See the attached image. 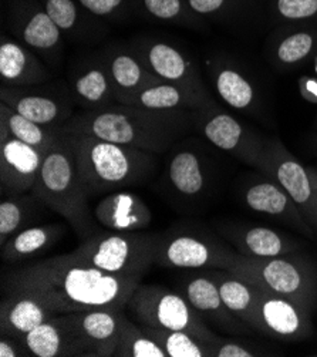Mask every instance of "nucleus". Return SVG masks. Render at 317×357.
I'll return each instance as SVG.
<instances>
[{"instance_id": "nucleus-1", "label": "nucleus", "mask_w": 317, "mask_h": 357, "mask_svg": "<svg viewBox=\"0 0 317 357\" xmlns=\"http://www.w3.org/2000/svg\"><path fill=\"white\" fill-rule=\"evenodd\" d=\"M141 282L94 268L73 252L26 266L10 276L12 289L39 298L56 314L123 310Z\"/></svg>"}, {"instance_id": "nucleus-2", "label": "nucleus", "mask_w": 317, "mask_h": 357, "mask_svg": "<svg viewBox=\"0 0 317 357\" xmlns=\"http://www.w3.org/2000/svg\"><path fill=\"white\" fill-rule=\"evenodd\" d=\"M192 124L194 113L153 112L114 102L73 116L61 128L160 154L169 150Z\"/></svg>"}, {"instance_id": "nucleus-3", "label": "nucleus", "mask_w": 317, "mask_h": 357, "mask_svg": "<svg viewBox=\"0 0 317 357\" xmlns=\"http://www.w3.org/2000/svg\"><path fill=\"white\" fill-rule=\"evenodd\" d=\"M64 132L73 144L77 168L88 195L138 184L155 167L153 153L88 134Z\"/></svg>"}, {"instance_id": "nucleus-4", "label": "nucleus", "mask_w": 317, "mask_h": 357, "mask_svg": "<svg viewBox=\"0 0 317 357\" xmlns=\"http://www.w3.org/2000/svg\"><path fill=\"white\" fill-rule=\"evenodd\" d=\"M33 194L75 228L82 239L90 238L94 222L87 205L88 192L80 176L72 141L63 131L45 154Z\"/></svg>"}, {"instance_id": "nucleus-5", "label": "nucleus", "mask_w": 317, "mask_h": 357, "mask_svg": "<svg viewBox=\"0 0 317 357\" xmlns=\"http://www.w3.org/2000/svg\"><path fill=\"white\" fill-rule=\"evenodd\" d=\"M127 307L141 326L181 331L202 342L219 340L206 328L201 314L184 295L171 292L157 284L139 283L130 296Z\"/></svg>"}, {"instance_id": "nucleus-6", "label": "nucleus", "mask_w": 317, "mask_h": 357, "mask_svg": "<svg viewBox=\"0 0 317 357\" xmlns=\"http://www.w3.org/2000/svg\"><path fill=\"white\" fill-rule=\"evenodd\" d=\"M160 243L153 235L120 232L87 238L73 254L101 271L143 278L157 262Z\"/></svg>"}, {"instance_id": "nucleus-7", "label": "nucleus", "mask_w": 317, "mask_h": 357, "mask_svg": "<svg viewBox=\"0 0 317 357\" xmlns=\"http://www.w3.org/2000/svg\"><path fill=\"white\" fill-rule=\"evenodd\" d=\"M226 271L266 292L291 299L303 307H307L313 301L314 276L303 262L279 257H236Z\"/></svg>"}, {"instance_id": "nucleus-8", "label": "nucleus", "mask_w": 317, "mask_h": 357, "mask_svg": "<svg viewBox=\"0 0 317 357\" xmlns=\"http://www.w3.org/2000/svg\"><path fill=\"white\" fill-rule=\"evenodd\" d=\"M293 199L303 218L317 229V195L309 171L285 149L279 139L265 141L258 165Z\"/></svg>"}, {"instance_id": "nucleus-9", "label": "nucleus", "mask_w": 317, "mask_h": 357, "mask_svg": "<svg viewBox=\"0 0 317 357\" xmlns=\"http://www.w3.org/2000/svg\"><path fill=\"white\" fill-rule=\"evenodd\" d=\"M194 123L198 124L210 144L249 165H259L265 141L242 126L235 117L222 112L217 104L209 105L205 110L195 112Z\"/></svg>"}, {"instance_id": "nucleus-10", "label": "nucleus", "mask_w": 317, "mask_h": 357, "mask_svg": "<svg viewBox=\"0 0 317 357\" xmlns=\"http://www.w3.org/2000/svg\"><path fill=\"white\" fill-rule=\"evenodd\" d=\"M249 325L261 332L286 340L306 337L310 332L307 307L266 292L259 287H256V303Z\"/></svg>"}, {"instance_id": "nucleus-11", "label": "nucleus", "mask_w": 317, "mask_h": 357, "mask_svg": "<svg viewBox=\"0 0 317 357\" xmlns=\"http://www.w3.org/2000/svg\"><path fill=\"white\" fill-rule=\"evenodd\" d=\"M9 22L12 33L30 50L52 56L61 52L64 34L39 0H13Z\"/></svg>"}, {"instance_id": "nucleus-12", "label": "nucleus", "mask_w": 317, "mask_h": 357, "mask_svg": "<svg viewBox=\"0 0 317 357\" xmlns=\"http://www.w3.org/2000/svg\"><path fill=\"white\" fill-rule=\"evenodd\" d=\"M29 354L36 357L95 356L91 344L75 325L70 313L52 317L24 336Z\"/></svg>"}, {"instance_id": "nucleus-13", "label": "nucleus", "mask_w": 317, "mask_h": 357, "mask_svg": "<svg viewBox=\"0 0 317 357\" xmlns=\"http://www.w3.org/2000/svg\"><path fill=\"white\" fill-rule=\"evenodd\" d=\"M45 154L0 131V181L3 192L17 195L33 190Z\"/></svg>"}, {"instance_id": "nucleus-14", "label": "nucleus", "mask_w": 317, "mask_h": 357, "mask_svg": "<svg viewBox=\"0 0 317 357\" xmlns=\"http://www.w3.org/2000/svg\"><path fill=\"white\" fill-rule=\"evenodd\" d=\"M118 104L138 107L153 112H188L195 113L215 104L214 98L205 90L161 82L141 89L137 93L120 97Z\"/></svg>"}, {"instance_id": "nucleus-15", "label": "nucleus", "mask_w": 317, "mask_h": 357, "mask_svg": "<svg viewBox=\"0 0 317 357\" xmlns=\"http://www.w3.org/2000/svg\"><path fill=\"white\" fill-rule=\"evenodd\" d=\"M135 53L160 80L205 91L199 70L180 49L160 40L143 42Z\"/></svg>"}, {"instance_id": "nucleus-16", "label": "nucleus", "mask_w": 317, "mask_h": 357, "mask_svg": "<svg viewBox=\"0 0 317 357\" xmlns=\"http://www.w3.org/2000/svg\"><path fill=\"white\" fill-rule=\"evenodd\" d=\"M238 255L209 245L208 242L191 235H178L165 243H160L157 262L171 268L199 269L217 266L228 269Z\"/></svg>"}, {"instance_id": "nucleus-17", "label": "nucleus", "mask_w": 317, "mask_h": 357, "mask_svg": "<svg viewBox=\"0 0 317 357\" xmlns=\"http://www.w3.org/2000/svg\"><path fill=\"white\" fill-rule=\"evenodd\" d=\"M0 100L26 119L47 127H63L73 117L70 101L26 87L2 86Z\"/></svg>"}, {"instance_id": "nucleus-18", "label": "nucleus", "mask_w": 317, "mask_h": 357, "mask_svg": "<svg viewBox=\"0 0 317 357\" xmlns=\"http://www.w3.org/2000/svg\"><path fill=\"white\" fill-rule=\"evenodd\" d=\"M56 313L39 298L22 291L12 289L10 295L2 302L0 320H2V335L10 336L22 343L24 336L36 329Z\"/></svg>"}, {"instance_id": "nucleus-19", "label": "nucleus", "mask_w": 317, "mask_h": 357, "mask_svg": "<svg viewBox=\"0 0 317 357\" xmlns=\"http://www.w3.org/2000/svg\"><path fill=\"white\" fill-rule=\"evenodd\" d=\"M0 79L3 86L30 87L49 80L50 75L29 47L3 34L0 43Z\"/></svg>"}, {"instance_id": "nucleus-20", "label": "nucleus", "mask_w": 317, "mask_h": 357, "mask_svg": "<svg viewBox=\"0 0 317 357\" xmlns=\"http://www.w3.org/2000/svg\"><path fill=\"white\" fill-rule=\"evenodd\" d=\"M95 218L104 228L116 232H134L147 228L153 217L150 208L139 197L117 192L104 198L95 206Z\"/></svg>"}, {"instance_id": "nucleus-21", "label": "nucleus", "mask_w": 317, "mask_h": 357, "mask_svg": "<svg viewBox=\"0 0 317 357\" xmlns=\"http://www.w3.org/2000/svg\"><path fill=\"white\" fill-rule=\"evenodd\" d=\"M75 325L94 349L95 356H114L124 314L121 310H87L70 313Z\"/></svg>"}, {"instance_id": "nucleus-22", "label": "nucleus", "mask_w": 317, "mask_h": 357, "mask_svg": "<svg viewBox=\"0 0 317 357\" xmlns=\"http://www.w3.org/2000/svg\"><path fill=\"white\" fill-rule=\"evenodd\" d=\"M183 292L184 298L202 317L209 319L210 322L231 332L243 329V325L236 320L238 316L226 307L217 282L210 276H195L188 279L183 284Z\"/></svg>"}, {"instance_id": "nucleus-23", "label": "nucleus", "mask_w": 317, "mask_h": 357, "mask_svg": "<svg viewBox=\"0 0 317 357\" xmlns=\"http://www.w3.org/2000/svg\"><path fill=\"white\" fill-rule=\"evenodd\" d=\"M116 89V101L120 97L139 91L141 89L161 83L137 53L117 50L104 61Z\"/></svg>"}, {"instance_id": "nucleus-24", "label": "nucleus", "mask_w": 317, "mask_h": 357, "mask_svg": "<svg viewBox=\"0 0 317 357\" xmlns=\"http://www.w3.org/2000/svg\"><path fill=\"white\" fill-rule=\"evenodd\" d=\"M72 97L86 110H97L116 101V89L104 63L90 64L72 80Z\"/></svg>"}, {"instance_id": "nucleus-25", "label": "nucleus", "mask_w": 317, "mask_h": 357, "mask_svg": "<svg viewBox=\"0 0 317 357\" xmlns=\"http://www.w3.org/2000/svg\"><path fill=\"white\" fill-rule=\"evenodd\" d=\"M317 52V23L288 24L272 47V59L279 67H295Z\"/></svg>"}, {"instance_id": "nucleus-26", "label": "nucleus", "mask_w": 317, "mask_h": 357, "mask_svg": "<svg viewBox=\"0 0 317 357\" xmlns=\"http://www.w3.org/2000/svg\"><path fill=\"white\" fill-rule=\"evenodd\" d=\"M245 201L246 205L256 212L288 218L291 222L300 227L302 231L310 235L302 212L289 197V194L275 181L258 183L249 187L248 191L245 192Z\"/></svg>"}, {"instance_id": "nucleus-27", "label": "nucleus", "mask_w": 317, "mask_h": 357, "mask_svg": "<svg viewBox=\"0 0 317 357\" xmlns=\"http://www.w3.org/2000/svg\"><path fill=\"white\" fill-rule=\"evenodd\" d=\"M0 131L46 154L60 138L63 128L34 123L15 112L12 107L6 105L5 102H0Z\"/></svg>"}, {"instance_id": "nucleus-28", "label": "nucleus", "mask_w": 317, "mask_h": 357, "mask_svg": "<svg viewBox=\"0 0 317 357\" xmlns=\"http://www.w3.org/2000/svg\"><path fill=\"white\" fill-rule=\"evenodd\" d=\"M210 278L217 282L221 298L226 307L239 319H242L245 324L249 325L256 303L255 284L243 280L229 271L225 273L214 272L210 273Z\"/></svg>"}, {"instance_id": "nucleus-29", "label": "nucleus", "mask_w": 317, "mask_h": 357, "mask_svg": "<svg viewBox=\"0 0 317 357\" xmlns=\"http://www.w3.org/2000/svg\"><path fill=\"white\" fill-rule=\"evenodd\" d=\"M214 86L222 101L236 110L249 112L256 105L258 94L254 84L238 68L219 67L215 71Z\"/></svg>"}, {"instance_id": "nucleus-30", "label": "nucleus", "mask_w": 317, "mask_h": 357, "mask_svg": "<svg viewBox=\"0 0 317 357\" xmlns=\"http://www.w3.org/2000/svg\"><path fill=\"white\" fill-rule=\"evenodd\" d=\"M60 232L57 225L31 227L19 231L2 246V258L8 262H17L36 255L56 242Z\"/></svg>"}, {"instance_id": "nucleus-31", "label": "nucleus", "mask_w": 317, "mask_h": 357, "mask_svg": "<svg viewBox=\"0 0 317 357\" xmlns=\"http://www.w3.org/2000/svg\"><path fill=\"white\" fill-rule=\"evenodd\" d=\"M168 176L175 191L192 197L199 194L205 187V172L201 158L192 150L175 153L169 161Z\"/></svg>"}, {"instance_id": "nucleus-32", "label": "nucleus", "mask_w": 317, "mask_h": 357, "mask_svg": "<svg viewBox=\"0 0 317 357\" xmlns=\"http://www.w3.org/2000/svg\"><path fill=\"white\" fill-rule=\"evenodd\" d=\"M262 0H187L188 6L199 17L210 20L251 19L261 12Z\"/></svg>"}, {"instance_id": "nucleus-33", "label": "nucleus", "mask_w": 317, "mask_h": 357, "mask_svg": "<svg viewBox=\"0 0 317 357\" xmlns=\"http://www.w3.org/2000/svg\"><path fill=\"white\" fill-rule=\"evenodd\" d=\"M141 326V325H139ZM167 353V357H206L209 356V343L202 342L192 335L181 331H167L141 326Z\"/></svg>"}, {"instance_id": "nucleus-34", "label": "nucleus", "mask_w": 317, "mask_h": 357, "mask_svg": "<svg viewBox=\"0 0 317 357\" xmlns=\"http://www.w3.org/2000/svg\"><path fill=\"white\" fill-rule=\"evenodd\" d=\"M239 248L248 257L275 258L288 255L292 251V243L269 228H251L238 241Z\"/></svg>"}, {"instance_id": "nucleus-35", "label": "nucleus", "mask_w": 317, "mask_h": 357, "mask_svg": "<svg viewBox=\"0 0 317 357\" xmlns=\"http://www.w3.org/2000/svg\"><path fill=\"white\" fill-rule=\"evenodd\" d=\"M114 356L118 357H167L164 349L151 339L141 326L124 317L120 340Z\"/></svg>"}, {"instance_id": "nucleus-36", "label": "nucleus", "mask_w": 317, "mask_h": 357, "mask_svg": "<svg viewBox=\"0 0 317 357\" xmlns=\"http://www.w3.org/2000/svg\"><path fill=\"white\" fill-rule=\"evenodd\" d=\"M39 2L63 34L79 33L84 23L83 20L93 16L76 0H39Z\"/></svg>"}, {"instance_id": "nucleus-37", "label": "nucleus", "mask_w": 317, "mask_h": 357, "mask_svg": "<svg viewBox=\"0 0 317 357\" xmlns=\"http://www.w3.org/2000/svg\"><path fill=\"white\" fill-rule=\"evenodd\" d=\"M269 15L280 24L317 23V0H269Z\"/></svg>"}, {"instance_id": "nucleus-38", "label": "nucleus", "mask_w": 317, "mask_h": 357, "mask_svg": "<svg viewBox=\"0 0 317 357\" xmlns=\"http://www.w3.org/2000/svg\"><path fill=\"white\" fill-rule=\"evenodd\" d=\"M148 16L168 23H198L199 16L192 12L187 0H138Z\"/></svg>"}, {"instance_id": "nucleus-39", "label": "nucleus", "mask_w": 317, "mask_h": 357, "mask_svg": "<svg viewBox=\"0 0 317 357\" xmlns=\"http://www.w3.org/2000/svg\"><path fill=\"white\" fill-rule=\"evenodd\" d=\"M27 218L24 204L20 199H5L0 204V246H3L19 232Z\"/></svg>"}, {"instance_id": "nucleus-40", "label": "nucleus", "mask_w": 317, "mask_h": 357, "mask_svg": "<svg viewBox=\"0 0 317 357\" xmlns=\"http://www.w3.org/2000/svg\"><path fill=\"white\" fill-rule=\"evenodd\" d=\"M90 15L98 19H113L127 12V0H76Z\"/></svg>"}, {"instance_id": "nucleus-41", "label": "nucleus", "mask_w": 317, "mask_h": 357, "mask_svg": "<svg viewBox=\"0 0 317 357\" xmlns=\"http://www.w3.org/2000/svg\"><path fill=\"white\" fill-rule=\"evenodd\" d=\"M209 356L214 357H254L256 356L249 349H246L238 343L232 342H210L209 343Z\"/></svg>"}, {"instance_id": "nucleus-42", "label": "nucleus", "mask_w": 317, "mask_h": 357, "mask_svg": "<svg viewBox=\"0 0 317 357\" xmlns=\"http://www.w3.org/2000/svg\"><path fill=\"white\" fill-rule=\"evenodd\" d=\"M27 349L24 344L20 346V342L10 337L0 340V357H19L27 354Z\"/></svg>"}, {"instance_id": "nucleus-43", "label": "nucleus", "mask_w": 317, "mask_h": 357, "mask_svg": "<svg viewBox=\"0 0 317 357\" xmlns=\"http://www.w3.org/2000/svg\"><path fill=\"white\" fill-rule=\"evenodd\" d=\"M309 171V175H310V180H311V184L314 187V191H316V195H317V171L314 169H307Z\"/></svg>"}]
</instances>
